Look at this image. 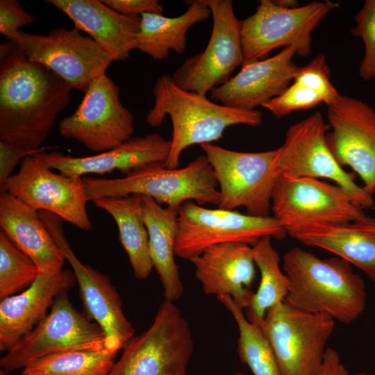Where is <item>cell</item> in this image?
I'll use <instances>...</instances> for the list:
<instances>
[{"instance_id": "6da1fadb", "label": "cell", "mask_w": 375, "mask_h": 375, "mask_svg": "<svg viewBox=\"0 0 375 375\" xmlns=\"http://www.w3.org/2000/svg\"><path fill=\"white\" fill-rule=\"evenodd\" d=\"M72 88L30 60L13 42L0 45V140L38 149L71 100Z\"/></svg>"}, {"instance_id": "7a4b0ae2", "label": "cell", "mask_w": 375, "mask_h": 375, "mask_svg": "<svg viewBox=\"0 0 375 375\" xmlns=\"http://www.w3.org/2000/svg\"><path fill=\"white\" fill-rule=\"evenodd\" d=\"M283 267L289 281L284 301L291 306L346 324L365 310L364 280L347 260L339 257L322 259L294 247L284 253Z\"/></svg>"}, {"instance_id": "3957f363", "label": "cell", "mask_w": 375, "mask_h": 375, "mask_svg": "<svg viewBox=\"0 0 375 375\" xmlns=\"http://www.w3.org/2000/svg\"><path fill=\"white\" fill-rule=\"evenodd\" d=\"M154 104L147 122L160 126L169 116L172 124L171 149L165 167L178 168L183 151L194 144H210L220 139L225 130L235 125L258 126L262 121L258 110H242L222 105L206 95L186 90L172 76L163 74L153 88Z\"/></svg>"}, {"instance_id": "277c9868", "label": "cell", "mask_w": 375, "mask_h": 375, "mask_svg": "<svg viewBox=\"0 0 375 375\" xmlns=\"http://www.w3.org/2000/svg\"><path fill=\"white\" fill-rule=\"evenodd\" d=\"M83 181L88 201L137 194L177 208L190 201L201 206L209 203L218 206L219 203L218 185L205 155L199 156L180 169L156 164L122 178H85Z\"/></svg>"}, {"instance_id": "5b68a950", "label": "cell", "mask_w": 375, "mask_h": 375, "mask_svg": "<svg viewBox=\"0 0 375 375\" xmlns=\"http://www.w3.org/2000/svg\"><path fill=\"white\" fill-rule=\"evenodd\" d=\"M218 185V208L269 217L272 194L279 176L280 148L261 152H241L214 144L201 145Z\"/></svg>"}, {"instance_id": "8992f818", "label": "cell", "mask_w": 375, "mask_h": 375, "mask_svg": "<svg viewBox=\"0 0 375 375\" xmlns=\"http://www.w3.org/2000/svg\"><path fill=\"white\" fill-rule=\"evenodd\" d=\"M194 346L188 321L174 301L164 299L151 325L129 340L108 375H188Z\"/></svg>"}, {"instance_id": "52a82bcc", "label": "cell", "mask_w": 375, "mask_h": 375, "mask_svg": "<svg viewBox=\"0 0 375 375\" xmlns=\"http://www.w3.org/2000/svg\"><path fill=\"white\" fill-rule=\"evenodd\" d=\"M257 324L268 340L283 375H317L335 320L306 312L284 301Z\"/></svg>"}, {"instance_id": "ba28073f", "label": "cell", "mask_w": 375, "mask_h": 375, "mask_svg": "<svg viewBox=\"0 0 375 375\" xmlns=\"http://www.w3.org/2000/svg\"><path fill=\"white\" fill-rule=\"evenodd\" d=\"M265 236L281 240L287 232L273 216L260 217L237 210L207 208L190 201L178 209L175 254L190 261L210 247L229 242L252 247Z\"/></svg>"}, {"instance_id": "9c48e42d", "label": "cell", "mask_w": 375, "mask_h": 375, "mask_svg": "<svg viewBox=\"0 0 375 375\" xmlns=\"http://www.w3.org/2000/svg\"><path fill=\"white\" fill-rule=\"evenodd\" d=\"M67 292L58 294L47 316L6 352L0 360L3 371L24 369L57 353L106 349L102 330L74 307Z\"/></svg>"}, {"instance_id": "30bf717a", "label": "cell", "mask_w": 375, "mask_h": 375, "mask_svg": "<svg viewBox=\"0 0 375 375\" xmlns=\"http://www.w3.org/2000/svg\"><path fill=\"white\" fill-rule=\"evenodd\" d=\"M338 4L330 1L285 8L274 1L261 0L254 13L242 21L244 64L266 58L273 50L297 45V55L311 51L312 33Z\"/></svg>"}, {"instance_id": "8fae6325", "label": "cell", "mask_w": 375, "mask_h": 375, "mask_svg": "<svg viewBox=\"0 0 375 375\" xmlns=\"http://www.w3.org/2000/svg\"><path fill=\"white\" fill-rule=\"evenodd\" d=\"M329 130L330 125L326 124L319 112L291 125L284 144L279 147L281 174L329 179L347 191L358 207H372L373 195L356 183V174L346 172L331 152L326 139Z\"/></svg>"}, {"instance_id": "7c38bea8", "label": "cell", "mask_w": 375, "mask_h": 375, "mask_svg": "<svg viewBox=\"0 0 375 375\" xmlns=\"http://www.w3.org/2000/svg\"><path fill=\"white\" fill-rule=\"evenodd\" d=\"M70 115L59 123V133L94 153L112 149L132 137L133 114L122 103L119 86L103 73L92 81Z\"/></svg>"}, {"instance_id": "4fadbf2b", "label": "cell", "mask_w": 375, "mask_h": 375, "mask_svg": "<svg viewBox=\"0 0 375 375\" xmlns=\"http://www.w3.org/2000/svg\"><path fill=\"white\" fill-rule=\"evenodd\" d=\"M31 61L45 66L71 88L85 92L113 62L110 56L76 28H55L47 35L19 31L12 40Z\"/></svg>"}, {"instance_id": "5bb4252c", "label": "cell", "mask_w": 375, "mask_h": 375, "mask_svg": "<svg viewBox=\"0 0 375 375\" xmlns=\"http://www.w3.org/2000/svg\"><path fill=\"white\" fill-rule=\"evenodd\" d=\"M36 154L22 160L19 170L0 188L37 211H46L87 231L92 223L82 177L51 171Z\"/></svg>"}, {"instance_id": "9a60e30c", "label": "cell", "mask_w": 375, "mask_h": 375, "mask_svg": "<svg viewBox=\"0 0 375 375\" xmlns=\"http://www.w3.org/2000/svg\"><path fill=\"white\" fill-rule=\"evenodd\" d=\"M40 215L72 268L79 288L85 316L102 330L106 349L117 352L134 336V329L126 317L120 297L109 278L90 265L83 264L72 250L62 226V220L46 211Z\"/></svg>"}, {"instance_id": "2e32d148", "label": "cell", "mask_w": 375, "mask_h": 375, "mask_svg": "<svg viewBox=\"0 0 375 375\" xmlns=\"http://www.w3.org/2000/svg\"><path fill=\"white\" fill-rule=\"evenodd\" d=\"M211 10L212 29L204 50L188 58L172 77L182 88L206 95L231 78L244 65L241 24L231 0H206Z\"/></svg>"}, {"instance_id": "e0dca14e", "label": "cell", "mask_w": 375, "mask_h": 375, "mask_svg": "<svg viewBox=\"0 0 375 375\" xmlns=\"http://www.w3.org/2000/svg\"><path fill=\"white\" fill-rule=\"evenodd\" d=\"M271 210L285 230L311 223H345L365 215L340 186L317 178L283 174L274 188Z\"/></svg>"}, {"instance_id": "ac0fdd59", "label": "cell", "mask_w": 375, "mask_h": 375, "mask_svg": "<svg viewBox=\"0 0 375 375\" xmlns=\"http://www.w3.org/2000/svg\"><path fill=\"white\" fill-rule=\"evenodd\" d=\"M327 145L341 167H349L369 194L375 192V110L339 94L327 105Z\"/></svg>"}, {"instance_id": "d6986e66", "label": "cell", "mask_w": 375, "mask_h": 375, "mask_svg": "<svg viewBox=\"0 0 375 375\" xmlns=\"http://www.w3.org/2000/svg\"><path fill=\"white\" fill-rule=\"evenodd\" d=\"M297 45L277 54L244 63L239 72L210 92V99L242 110H256L285 91L294 81L299 67L292 61Z\"/></svg>"}, {"instance_id": "ffe728a7", "label": "cell", "mask_w": 375, "mask_h": 375, "mask_svg": "<svg viewBox=\"0 0 375 375\" xmlns=\"http://www.w3.org/2000/svg\"><path fill=\"white\" fill-rule=\"evenodd\" d=\"M171 149L170 140L153 133L131 137L106 151L86 157H74L60 152H42L37 155L51 169L68 176L103 175L117 170L128 174L145 167L165 165Z\"/></svg>"}, {"instance_id": "44dd1931", "label": "cell", "mask_w": 375, "mask_h": 375, "mask_svg": "<svg viewBox=\"0 0 375 375\" xmlns=\"http://www.w3.org/2000/svg\"><path fill=\"white\" fill-rule=\"evenodd\" d=\"M190 262L206 294L229 295L240 308L249 306L256 267L251 246L237 242L214 245Z\"/></svg>"}, {"instance_id": "7402d4cb", "label": "cell", "mask_w": 375, "mask_h": 375, "mask_svg": "<svg viewBox=\"0 0 375 375\" xmlns=\"http://www.w3.org/2000/svg\"><path fill=\"white\" fill-rule=\"evenodd\" d=\"M75 282L69 269L40 273L26 289L1 299L0 351H8L30 333L47 316L57 295L68 291Z\"/></svg>"}, {"instance_id": "603a6c76", "label": "cell", "mask_w": 375, "mask_h": 375, "mask_svg": "<svg viewBox=\"0 0 375 375\" xmlns=\"http://www.w3.org/2000/svg\"><path fill=\"white\" fill-rule=\"evenodd\" d=\"M285 231L306 246L326 250L347 260L375 283V217L365 215L352 222L301 224Z\"/></svg>"}, {"instance_id": "cb8c5ba5", "label": "cell", "mask_w": 375, "mask_h": 375, "mask_svg": "<svg viewBox=\"0 0 375 375\" xmlns=\"http://www.w3.org/2000/svg\"><path fill=\"white\" fill-rule=\"evenodd\" d=\"M86 33L113 61L128 59L135 49L140 17L122 15L99 0H48Z\"/></svg>"}, {"instance_id": "d4e9b609", "label": "cell", "mask_w": 375, "mask_h": 375, "mask_svg": "<svg viewBox=\"0 0 375 375\" xmlns=\"http://www.w3.org/2000/svg\"><path fill=\"white\" fill-rule=\"evenodd\" d=\"M0 227L35 262L40 273L62 269L65 259L39 212L7 192L0 195Z\"/></svg>"}, {"instance_id": "484cf974", "label": "cell", "mask_w": 375, "mask_h": 375, "mask_svg": "<svg viewBox=\"0 0 375 375\" xmlns=\"http://www.w3.org/2000/svg\"><path fill=\"white\" fill-rule=\"evenodd\" d=\"M143 217L149 234V255L160 280L165 299L174 301L183 294L184 287L175 261L178 231L177 208L162 207L153 199L142 196Z\"/></svg>"}, {"instance_id": "4316f807", "label": "cell", "mask_w": 375, "mask_h": 375, "mask_svg": "<svg viewBox=\"0 0 375 375\" xmlns=\"http://www.w3.org/2000/svg\"><path fill=\"white\" fill-rule=\"evenodd\" d=\"M186 3V11L177 17H169L158 13L142 15L135 49L155 60L167 58L172 51L183 53L188 30L212 16L206 0L190 1Z\"/></svg>"}, {"instance_id": "83f0119b", "label": "cell", "mask_w": 375, "mask_h": 375, "mask_svg": "<svg viewBox=\"0 0 375 375\" xmlns=\"http://www.w3.org/2000/svg\"><path fill=\"white\" fill-rule=\"evenodd\" d=\"M116 222L119 239L125 250L134 276L147 278L153 268L149 249V234L143 217L142 196L133 194L106 197L93 201Z\"/></svg>"}, {"instance_id": "f1b7e54d", "label": "cell", "mask_w": 375, "mask_h": 375, "mask_svg": "<svg viewBox=\"0 0 375 375\" xmlns=\"http://www.w3.org/2000/svg\"><path fill=\"white\" fill-rule=\"evenodd\" d=\"M270 236L261 238L252 246L256 266L260 273L259 286L253 293L246 317L258 324L268 310L283 301L288 292L289 281L281 268V258L272 243Z\"/></svg>"}, {"instance_id": "f546056e", "label": "cell", "mask_w": 375, "mask_h": 375, "mask_svg": "<svg viewBox=\"0 0 375 375\" xmlns=\"http://www.w3.org/2000/svg\"><path fill=\"white\" fill-rule=\"evenodd\" d=\"M217 299L232 314L239 331L238 353L253 375H283L274 353L260 328L250 322L229 295Z\"/></svg>"}, {"instance_id": "4dcf8cb0", "label": "cell", "mask_w": 375, "mask_h": 375, "mask_svg": "<svg viewBox=\"0 0 375 375\" xmlns=\"http://www.w3.org/2000/svg\"><path fill=\"white\" fill-rule=\"evenodd\" d=\"M117 353L106 349L57 353L33 362L22 375H108Z\"/></svg>"}, {"instance_id": "1f68e13d", "label": "cell", "mask_w": 375, "mask_h": 375, "mask_svg": "<svg viewBox=\"0 0 375 375\" xmlns=\"http://www.w3.org/2000/svg\"><path fill=\"white\" fill-rule=\"evenodd\" d=\"M40 274L35 262L0 231V299L29 287Z\"/></svg>"}, {"instance_id": "d6a6232c", "label": "cell", "mask_w": 375, "mask_h": 375, "mask_svg": "<svg viewBox=\"0 0 375 375\" xmlns=\"http://www.w3.org/2000/svg\"><path fill=\"white\" fill-rule=\"evenodd\" d=\"M356 26L351 33L360 38L365 52L358 69L359 76L365 81L375 78V0H367L355 17Z\"/></svg>"}, {"instance_id": "836d02e7", "label": "cell", "mask_w": 375, "mask_h": 375, "mask_svg": "<svg viewBox=\"0 0 375 375\" xmlns=\"http://www.w3.org/2000/svg\"><path fill=\"white\" fill-rule=\"evenodd\" d=\"M293 82L318 94L326 105L338 94L330 80V69L324 54L315 56L307 65L299 67Z\"/></svg>"}, {"instance_id": "e575fe53", "label": "cell", "mask_w": 375, "mask_h": 375, "mask_svg": "<svg viewBox=\"0 0 375 375\" xmlns=\"http://www.w3.org/2000/svg\"><path fill=\"white\" fill-rule=\"evenodd\" d=\"M323 103V99L318 94L293 82L281 94L262 107L276 117L281 118L293 112L308 110Z\"/></svg>"}, {"instance_id": "d590c367", "label": "cell", "mask_w": 375, "mask_h": 375, "mask_svg": "<svg viewBox=\"0 0 375 375\" xmlns=\"http://www.w3.org/2000/svg\"><path fill=\"white\" fill-rule=\"evenodd\" d=\"M35 20L18 1H0V33L6 37L8 40H12L20 28L31 24Z\"/></svg>"}, {"instance_id": "8d00e7d4", "label": "cell", "mask_w": 375, "mask_h": 375, "mask_svg": "<svg viewBox=\"0 0 375 375\" xmlns=\"http://www.w3.org/2000/svg\"><path fill=\"white\" fill-rule=\"evenodd\" d=\"M53 147H42L38 149H30L0 140V188H1L21 160L28 156L47 151Z\"/></svg>"}, {"instance_id": "74e56055", "label": "cell", "mask_w": 375, "mask_h": 375, "mask_svg": "<svg viewBox=\"0 0 375 375\" xmlns=\"http://www.w3.org/2000/svg\"><path fill=\"white\" fill-rule=\"evenodd\" d=\"M115 11L128 16L140 17L144 13L162 14L164 8L157 0H102Z\"/></svg>"}, {"instance_id": "f35d334b", "label": "cell", "mask_w": 375, "mask_h": 375, "mask_svg": "<svg viewBox=\"0 0 375 375\" xmlns=\"http://www.w3.org/2000/svg\"><path fill=\"white\" fill-rule=\"evenodd\" d=\"M317 375H349L344 365L341 362L338 353L332 348H327Z\"/></svg>"}, {"instance_id": "ab89813d", "label": "cell", "mask_w": 375, "mask_h": 375, "mask_svg": "<svg viewBox=\"0 0 375 375\" xmlns=\"http://www.w3.org/2000/svg\"><path fill=\"white\" fill-rule=\"evenodd\" d=\"M278 6L285 8H294L299 7V3L297 1L293 0H278L274 1Z\"/></svg>"}, {"instance_id": "60d3db41", "label": "cell", "mask_w": 375, "mask_h": 375, "mask_svg": "<svg viewBox=\"0 0 375 375\" xmlns=\"http://www.w3.org/2000/svg\"><path fill=\"white\" fill-rule=\"evenodd\" d=\"M356 375H372V374H371L370 373H367V372H360V373H357Z\"/></svg>"}, {"instance_id": "b9f144b4", "label": "cell", "mask_w": 375, "mask_h": 375, "mask_svg": "<svg viewBox=\"0 0 375 375\" xmlns=\"http://www.w3.org/2000/svg\"><path fill=\"white\" fill-rule=\"evenodd\" d=\"M0 375H8V374L7 372L2 370L0 372Z\"/></svg>"}, {"instance_id": "7bdbcfd3", "label": "cell", "mask_w": 375, "mask_h": 375, "mask_svg": "<svg viewBox=\"0 0 375 375\" xmlns=\"http://www.w3.org/2000/svg\"><path fill=\"white\" fill-rule=\"evenodd\" d=\"M231 375H245V374H244L242 373V372H235V373H234V374H231Z\"/></svg>"}]
</instances>
